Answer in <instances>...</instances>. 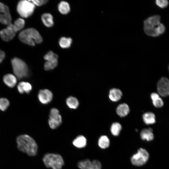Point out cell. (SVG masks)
<instances>
[{"instance_id":"1","label":"cell","mask_w":169,"mask_h":169,"mask_svg":"<svg viewBox=\"0 0 169 169\" xmlns=\"http://www.w3.org/2000/svg\"><path fill=\"white\" fill-rule=\"evenodd\" d=\"M160 19V16L157 15L150 17L144 21V31L147 35L156 37L164 33L165 27Z\"/></svg>"},{"instance_id":"2","label":"cell","mask_w":169,"mask_h":169,"mask_svg":"<svg viewBox=\"0 0 169 169\" xmlns=\"http://www.w3.org/2000/svg\"><path fill=\"white\" fill-rule=\"evenodd\" d=\"M17 147L20 151L30 156H34L37 153L38 146L35 141L27 135H22L17 138Z\"/></svg>"},{"instance_id":"3","label":"cell","mask_w":169,"mask_h":169,"mask_svg":"<svg viewBox=\"0 0 169 169\" xmlns=\"http://www.w3.org/2000/svg\"><path fill=\"white\" fill-rule=\"evenodd\" d=\"M18 38L22 42L31 46L35 44H39L43 38L38 32L36 29L30 28L22 31L19 34Z\"/></svg>"},{"instance_id":"4","label":"cell","mask_w":169,"mask_h":169,"mask_svg":"<svg viewBox=\"0 0 169 169\" xmlns=\"http://www.w3.org/2000/svg\"><path fill=\"white\" fill-rule=\"evenodd\" d=\"M13 73L17 79L20 80L28 77L29 69L26 64L21 59L14 58L11 60Z\"/></svg>"},{"instance_id":"5","label":"cell","mask_w":169,"mask_h":169,"mask_svg":"<svg viewBox=\"0 0 169 169\" xmlns=\"http://www.w3.org/2000/svg\"><path fill=\"white\" fill-rule=\"evenodd\" d=\"M43 161L47 167L52 169H61L64 164L62 157L58 154H47L44 156Z\"/></svg>"},{"instance_id":"6","label":"cell","mask_w":169,"mask_h":169,"mask_svg":"<svg viewBox=\"0 0 169 169\" xmlns=\"http://www.w3.org/2000/svg\"><path fill=\"white\" fill-rule=\"evenodd\" d=\"M35 5L30 0H21L18 3L17 10L22 18H28L33 13Z\"/></svg>"},{"instance_id":"7","label":"cell","mask_w":169,"mask_h":169,"mask_svg":"<svg viewBox=\"0 0 169 169\" xmlns=\"http://www.w3.org/2000/svg\"><path fill=\"white\" fill-rule=\"evenodd\" d=\"M149 158V154L147 151L142 148H140L137 152L131 157V161L134 165L140 166L145 164Z\"/></svg>"},{"instance_id":"8","label":"cell","mask_w":169,"mask_h":169,"mask_svg":"<svg viewBox=\"0 0 169 169\" xmlns=\"http://www.w3.org/2000/svg\"><path fill=\"white\" fill-rule=\"evenodd\" d=\"M62 122V117L59 110L56 108H52L50 111L48 120L50 127L52 129H55L61 125Z\"/></svg>"},{"instance_id":"9","label":"cell","mask_w":169,"mask_h":169,"mask_svg":"<svg viewBox=\"0 0 169 169\" xmlns=\"http://www.w3.org/2000/svg\"><path fill=\"white\" fill-rule=\"evenodd\" d=\"M77 166L80 169H101V165L98 160H94L91 161L89 159H85L79 161Z\"/></svg>"},{"instance_id":"10","label":"cell","mask_w":169,"mask_h":169,"mask_svg":"<svg viewBox=\"0 0 169 169\" xmlns=\"http://www.w3.org/2000/svg\"><path fill=\"white\" fill-rule=\"evenodd\" d=\"M16 33L13 24L11 23L6 28L0 31V36L3 41L8 42L13 38Z\"/></svg>"},{"instance_id":"11","label":"cell","mask_w":169,"mask_h":169,"mask_svg":"<svg viewBox=\"0 0 169 169\" xmlns=\"http://www.w3.org/2000/svg\"><path fill=\"white\" fill-rule=\"evenodd\" d=\"M157 91L160 95L163 97L166 96L169 93V82L166 77L161 78L157 84Z\"/></svg>"},{"instance_id":"12","label":"cell","mask_w":169,"mask_h":169,"mask_svg":"<svg viewBox=\"0 0 169 169\" xmlns=\"http://www.w3.org/2000/svg\"><path fill=\"white\" fill-rule=\"evenodd\" d=\"M53 96V94L51 91L47 89H44L41 90L39 91L38 98L41 103L46 104L51 101Z\"/></svg>"},{"instance_id":"13","label":"cell","mask_w":169,"mask_h":169,"mask_svg":"<svg viewBox=\"0 0 169 169\" xmlns=\"http://www.w3.org/2000/svg\"><path fill=\"white\" fill-rule=\"evenodd\" d=\"M3 80L4 83L10 88L14 87L17 82V78L16 76L10 74L5 75L3 77Z\"/></svg>"},{"instance_id":"14","label":"cell","mask_w":169,"mask_h":169,"mask_svg":"<svg viewBox=\"0 0 169 169\" xmlns=\"http://www.w3.org/2000/svg\"><path fill=\"white\" fill-rule=\"evenodd\" d=\"M17 89L20 93L29 94L32 90V86L28 82L22 81L18 83L17 85Z\"/></svg>"},{"instance_id":"15","label":"cell","mask_w":169,"mask_h":169,"mask_svg":"<svg viewBox=\"0 0 169 169\" xmlns=\"http://www.w3.org/2000/svg\"><path fill=\"white\" fill-rule=\"evenodd\" d=\"M41 18L43 24L46 27L50 28L54 25L53 17L51 14L44 13L42 15Z\"/></svg>"},{"instance_id":"16","label":"cell","mask_w":169,"mask_h":169,"mask_svg":"<svg viewBox=\"0 0 169 169\" xmlns=\"http://www.w3.org/2000/svg\"><path fill=\"white\" fill-rule=\"evenodd\" d=\"M11 21L12 17L8 7L4 13H0V22L8 25L11 23Z\"/></svg>"},{"instance_id":"17","label":"cell","mask_w":169,"mask_h":169,"mask_svg":"<svg viewBox=\"0 0 169 169\" xmlns=\"http://www.w3.org/2000/svg\"><path fill=\"white\" fill-rule=\"evenodd\" d=\"M152 131V129L150 128L143 129L140 133L141 139L148 141L152 140L154 138Z\"/></svg>"},{"instance_id":"18","label":"cell","mask_w":169,"mask_h":169,"mask_svg":"<svg viewBox=\"0 0 169 169\" xmlns=\"http://www.w3.org/2000/svg\"><path fill=\"white\" fill-rule=\"evenodd\" d=\"M122 95V93L119 89L113 88L110 91L109 97L111 100L116 102L121 98Z\"/></svg>"},{"instance_id":"19","label":"cell","mask_w":169,"mask_h":169,"mask_svg":"<svg viewBox=\"0 0 169 169\" xmlns=\"http://www.w3.org/2000/svg\"><path fill=\"white\" fill-rule=\"evenodd\" d=\"M73 144L77 148H84L86 145L87 140L84 136H79L73 140Z\"/></svg>"},{"instance_id":"20","label":"cell","mask_w":169,"mask_h":169,"mask_svg":"<svg viewBox=\"0 0 169 169\" xmlns=\"http://www.w3.org/2000/svg\"><path fill=\"white\" fill-rule=\"evenodd\" d=\"M129 108L128 105L125 103L119 105L116 109L117 114L121 117L127 115L129 112Z\"/></svg>"},{"instance_id":"21","label":"cell","mask_w":169,"mask_h":169,"mask_svg":"<svg viewBox=\"0 0 169 169\" xmlns=\"http://www.w3.org/2000/svg\"><path fill=\"white\" fill-rule=\"evenodd\" d=\"M58 8L59 12L63 15L68 14L70 10L69 3L64 1H61L59 3Z\"/></svg>"},{"instance_id":"22","label":"cell","mask_w":169,"mask_h":169,"mask_svg":"<svg viewBox=\"0 0 169 169\" xmlns=\"http://www.w3.org/2000/svg\"><path fill=\"white\" fill-rule=\"evenodd\" d=\"M143 119L145 123L147 125L153 124L156 122L155 115L151 112L144 113L143 115Z\"/></svg>"},{"instance_id":"23","label":"cell","mask_w":169,"mask_h":169,"mask_svg":"<svg viewBox=\"0 0 169 169\" xmlns=\"http://www.w3.org/2000/svg\"><path fill=\"white\" fill-rule=\"evenodd\" d=\"M153 105L156 107L160 108L163 105V102L159 95L156 93H153L151 95Z\"/></svg>"},{"instance_id":"24","label":"cell","mask_w":169,"mask_h":169,"mask_svg":"<svg viewBox=\"0 0 169 169\" xmlns=\"http://www.w3.org/2000/svg\"><path fill=\"white\" fill-rule=\"evenodd\" d=\"M66 103L69 108L74 109H77L79 104L78 99L75 97L72 96H69L67 99Z\"/></svg>"},{"instance_id":"25","label":"cell","mask_w":169,"mask_h":169,"mask_svg":"<svg viewBox=\"0 0 169 169\" xmlns=\"http://www.w3.org/2000/svg\"><path fill=\"white\" fill-rule=\"evenodd\" d=\"M72 42V39L70 38L63 37L59 39V43L61 48L67 49L71 46Z\"/></svg>"},{"instance_id":"26","label":"cell","mask_w":169,"mask_h":169,"mask_svg":"<svg viewBox=\"0 0 169 169\" xmlns=\"http://www.w3.org/2000/svg\"><path fill=\"white\" fill-rule=\"evenodd\" d=\"M110 140L105 135L101 136L98 141L99 146L103 149L108 148L110 145Z\"/></svg>"},{"instance_id":"27","label":"cell","mask_w":169,"mask_h":169,"mask_svg":"<svg viewBox=\"0 0 169 169\" xmlns=\"http://www.w3.org/2000/svg\"><path fill=\"white\" fill-rule=\"evenodd\" d=\"M58 64V59L46 61L44 65V69L46 70H52L57 67Z\"/></svg>"},{"instance_id":"28","label":"cell","mask_w":169,"mask_h":169,"mask_svg":"<svg viewBox=\"0 0 169 169\" xmlns=\"http://www.w3.org/2000/svg\"><path fill=\"white\" fill-rule=\"evenodd\" d=\"M25 23L24 20L22 18H18L15 21L14 23L12 24L16 33L23 28Z\"/></svg>"},{"instance_id":"29","label":"cell","mask_w":169,"mask_h":169,"mask_svg":"<svg viewBox=\"0 0 169 169\" xmlns=\"http://www.w3.org/2000/svg\"><path fill=\"white\" fill-rule=\"evenodd\" d=\"M121 129V126L119 123L115 122L111 126L110 131L113 135L117 136L119 135Z\"/></svg>"},{"instance_id":"30","label":"cell","mask_w":169,"mask_h":169,"mask_svg":"<svg viewBox=\"0 0 169 169\" xmlns=\"http://www.w3.org/2000/svg\"><path fill=\"white\" fill-rule=\"evenodd\" d=\"M9 105L8 100L4 98H0V110L4 111L7 110Z\"/></svg>"},{"instance_id":"31","label":"cell","mask_w":169,"mask_h":169,"mask_svg":"<svg viewBox=\"0 0 169 169\" xmlns=\"http://www.w3.org/2000/svg\"><path fill=\"white\" fill-rule=\"evenodd\" d=\"M58 58V55L54 54L52 51H49L44 56V59L46 61Z\"/></svg>"},{"instance_id":"32","label":"cell","mask_w":169,"mask_h":169,"mask_svg":"<svg viewBox=\"0 0 169 169\" xmlns=\"http://www.w3.org/2000/svg\"><path fill=\"white\" fill-rule=\"evenodd\" d=\"M156 3L157 6L161 8L167 7L168 4V2L166 0H156Z\"/></svg>"},{"instance_id":"33","label":"cell","mask_w":169,"mask_h":169,"mask_svg":"<svg viewBox=\"0 0 169 169\" xmlns=\"http://www.w3.org/2000/svg\"><path fill=\"white\" fill-rule=\"evenodd\" d=\"M35 6H40L46 4L48 0H30Z\"/></svg>"},{"instance_id":"34","label":"cell","mask_w":169,"mask_h":169,"mask_svg":"<svg viewBox=\"0 0 169 169\" xmlns=\"http://www.w3.org/2000/svg\"><path fill=\"white\" fill-rule=\"evenodd\" d=\"M8 7L2 3L0 2V13H4Z\"/></svg>"},{"instance_id":"35","label":"cell","mask_w":169,"mask_h":169,"mask_svg":"<svg viewBox=\"0 0 169 169\" xmlns=\"http://www.w3.org/2000/svg\"><path fill=\"white\" fill-rule=\"evenodd\" d=\"M5 56V53L3 51L0 49V64L4 59Z\"/></svg>"}]
</instances>
